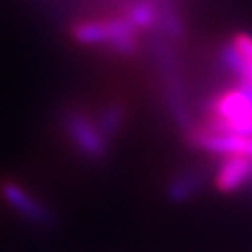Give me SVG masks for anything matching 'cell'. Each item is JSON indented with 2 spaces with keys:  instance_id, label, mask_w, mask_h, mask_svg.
<instances>
[{
  "instance_id": "3",
  "label": "cell",
  "mask_w": 252,
  "mask_h": 252,
  "mask_svg": "<svg viewBox=\"0 0 252 252\" xmlns=\"http://www.w3.org/2000/svg\"><path fill=\"white\" fill-rule=\"evenodd\" d=\"M75 37L88 44H109L116 51L130 55L135 51V25L130 20H110L86 23L75 30Z\"/></svg>"
},
{
  "instance_id": "2",
  "label": "cell",
  "mask_w": 252,
  "mask_h": 252,
  "mask_svg": "<svg viewBox=\"0 0 252 252\" xmlns=\"http://www.w3.org/2000/svg\"><path fill=\"white\" fill-rule=\"evenodd\" d=\"M63 130L75 147L91 161L100 163L107 159L110 153V142L103 137L94 119H90L81 110H67L62 118Z\"/></svg>"
},
{
  "instance_id": "1",
  "label": "cell",
  "mask_w": 252,
  "mask_h": 252,
  "mask_svg": "<svg viewBox=\"0 0 252 252\" xmlns=\"http://www.w3.org/2000/svg\"><path fill=\"white\" fill-rule=\"evenodd\" d=\"M203 128L216 133L252 137V100L240 90H228L210 100Z\"/></svg>"
},
{
  "instance_id": "8",
  "label": "cell",
  "mask_w": 252,
  "mask_h": 252,
  "mask_svg": "<svg viewBox=\"0 0 252 252\" xmlns=\"http://www.w3.org/2000/svg\"><path fill=\"white\" fill-rule=\"evenodd\" d=\"M126 110L121 103H109L98 112L94 123L100 128V131L103 133V137L109 142H112V138L118 135V131L121 130V126L125 125Z\"/></svg>"
},
{
  "instance_id": "10",
  "label": "cell",
  "mask_w": 252,
  "mask_h": 252,
  "mask_svg": "<svg viewBox=\"0 0 252 252\" xmlns=\"http://www.w3.org/2000/svg\"><path fill=\"white\" fill-rule=\"evenodd\" d=\"M154 20V11L151 5H137L133 11L130 12V21L135 27H149Z\"/></svg>"
},
{
  "instance_id": "6",
  "label": "cell",
  "mask_w": 252,
  "mask_h": 252,
  "mask_svg": "<svg viewBox=\"0 0 252 252\" xmlns=\"http://www.w3.org/2000/svg\"><path fill=\"white\" fill-rule=\"evenodd\" d=\"M252 182V158L247 156H224L216 170V184L220 193H235L245 189Z\"/></svg>"
},
{
  "instance_id": "4",
  "label": "cell",
  "mask_w": 252,
  "mask_h": 252,
  "mask_svg": "<svg viewBox=\"0 0 252 252\" xmlns=\"http://www.w3.org/2000/svg\"><path fill=\"white\" fill-rule=\"evenodd\" d=\"M189 146L205 153L217 156H247L252 158V137L245 135L216 133L201 125H196L193 130L186 133Z\"/></svg>"
},
{
  "instance_id": "5",
  "label": "cell",
  "mask_w": 252,
  "mask_h": 252,
  "mask_svg": "<svg viewBox=\"0 0 252 252\" xmlns=\"http://www.w3.org/2000/svg\"><path fill=\"white\" fill-rule=\"evenodd\" d=\"M0 194L9 203L11 209H14L21 217L33 222V224L47 226L55 222V216L40 200H37L33 194L27 193L18 182L4 181L0 184Z\"/></svg>"
},
{
  "instance_id": "9",
  "label": "cell",
  "mask_w": 252,
  "mask_h": 252,
  "mask_svg": "<svg viewBox=\"0 0 252 252\" xmlns=\"http://www.w3.org/2000/svg\"><path fill=\"white\" fill-rule=\"evenodd\" d=\"M233 44H235L236 51L240 53V56L244 58L245 65H247V74L252 68V37L245 35V33H240L233 39Z\"/></svg>"
},
{
  "instance_id": "7",
  "label": "cell",
  "mask_w": 252,
  "mask_h": 252,
  "mask_svg": "<svg viewBox=\"0 0 252 252\" xmlns=\"http://www.w3.org/2000/svg\"><path fill=\"white\" fill-rule=\"evenodd\" d=\"M207 179H209L207 172L203 168H200V166L182 170L166 186V198L175 205L186 203L203 189Z\"/></svg>"
},
{
  "instance_id": "11",
  "label": "cell",
  "mask_w": 252,
  "mask_h": 252,
  "mask_svg": "<svg viewBox=\"0 0 252 252\" xmlns=\"http://www.w3.org/2000/svg\"><path fill=\"white\" fill-rule=\"evenodd\" d=\"M240 81H252V68H251V70H249L247 77H245V79H240Z\"/></svg>"
}]
</instances>
